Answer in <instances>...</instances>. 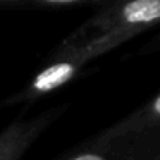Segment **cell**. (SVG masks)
I'll list each match as a JSON object with an SVG mask.
<instances>
[{
  "mask_svg": "<svg viewBox=\"0 0 160 160\" xmlns=\"http://www.w3.org/2000/svg\"><path fill=\"white\" fill-rule=\"evenodd\" d=\"M100 52L93 42L90 45H71L64 43L59 53L50 57V60L42 67V71L35 74L31 81L22 88L19 93L11 97L9 100L2 102L4 107L11 105H19V103H33L40 100L42 97L55 91L57 88L64 86L69 83L83 67V64L90 59L91 55Z\"/></svg>",
  "mask_w": 160,
  "mask_h": 160,
  "instance_id": "cell-1",
  "label": "cell"
},
{
  "mask_svg": "<svg viewBox=\"0 0 160 160\" xmlns=\"http://www.w3.org/2000/svg\"><path fill=\"white\" fill-rule=\"evenodd\" d=\"M60 108L42 112L31 117H19L0 131V160H22L28 148L53 122Z\"/></svg>",
  "mask_w": 160,
  "mask_h": 160,
  "instance_id": "cell-2",
  "label": "cell"
},
{
  "mask_svg": "<svg viewBox=\"0 0 160 160\" xmlns=\"http://www.w3.org/2000/svg\"><path fill=\"white\" fill-rule=\"evenodd\" d=\"M160 19V2L158 0H136L122 5L117 14H103L97 19V24L108 29L114 22L122 24H146Z\"/></svg>",
  "mask_w": 160,
  "mask_h": 160,
  "instance_id": "cell-3",
  "label": "cell"
},
{
  "mask_svg": "<svg viewBox=\"0 0 160 160\" xmlns=\"http://www.w3.org/2000/svg\"><path fill=\"white\" fill-rule=\"evenodd\" d=\"M78 0H33V2H24V0H0V9H66L78 5Z\"/></svg>",
  "mask_w": 160,
  "mask_h": 160,
  "instance_id": "cell-4",
  "label": "cell"
},
{
  "mask_svg": "<svg viewBox=\"0 0 160 160\" xmlns=\"http://www.w3.org/2000/svg\"><path fill=\"white\" fill-rule=\"evenodd\" d=\"M59 160H110L105 153L97 152V150H86V152H76L71 153V155H66Z\"/></svg>",
  "mask_w": 160,
  "mask_h": 160,
  "instance_id": "cell-5",
  "label": "cell"
},
{
  "mask_svg": "<svg viewBox=\"0 0 160 160\" xmlns=\"http://www.w3.org/2000/svg\"><path fill=\"white\" fill-rule=\"evenodd\" d=\"M153 112L160 115V95H158V98H157V100L153 102Z\"/></svg>",
  "mask_w": 160,
  "mask_h": 160,
  "instance_id": "cell-6",
  "label": "cell"
}]
</instances>
